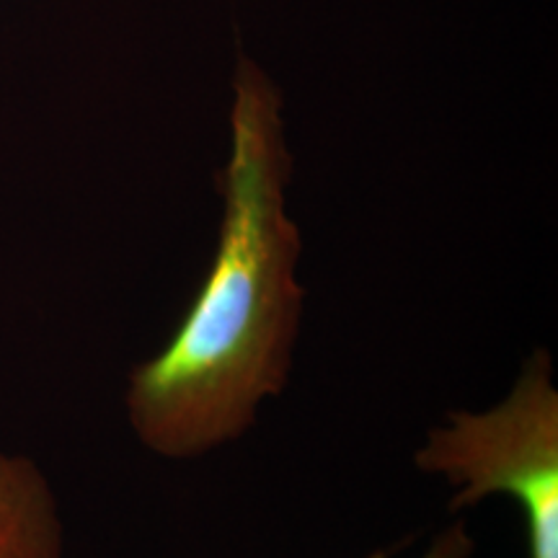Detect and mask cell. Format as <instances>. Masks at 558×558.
<instances>
[{
	"label": "cell",
	"instance_id": "7a4b0ae2",
	"mask_svg": "<svg viewBox=\"0 0 558 558\" xmlns=\"http://www.w3.org/2000/svg\"><path fill=\"white\" fill-rule=\"evenodd\" d=\"M414 469L450 488V509L509 497L520 507L527 558H558V383L548 349H533L512 386L486 409L432 424Z\"/></svg>",
	"mask_w": 558,
	"mask_h": 558
},
{
	"label": "cell",
	"instance_id": "3957f363",
	"mask_svg": "<svg viewBox=\"0 0 558 558\" xmlns=\"http://www.w3.org/2000/svg\"><path fill=\"white\" fill-rule=\"evenodd\" d=\"M0 558H65V522L37 460L0 448Z\"/></svg>",
	"mask_w": 558,
	"mask_h": 558
},
{
	"label": "cell",
	"instance_id": "6da1fadb",
	"mask_svg": "<svg viewBox=\"0 0 558 558\" xmlns=\"http://www.w3.org/2000/svg\"><path fill=\"white\" fill-rule=\"evenodd\" d=\"M290 181L282 94L243 60L230 88L213 262L177 331L124 388V416L150 456L186 463L226 450L288 388L308 300Z\"/></svg>",
	"mask_w": 558,
	"mask_h": 558
},
{
	"label": "cell",
	"instance_id": "277c9868",
	"mask_svg": "<svg viewBox=\"0 0 558 558\" xmlns=\"http://www.w3.org/2000/svg\"><path fill=\"white\" fill-rule=\"evenodd\" d=\"M476 556V538H473L471 527L465 522H450L448 527H442L427 543V548L422 550L416 558H473ZM365 558H393L390 548H378Z\"/></svg>",
	"mask_w": 558,
	"mask_h": 558
}]
</instances>
